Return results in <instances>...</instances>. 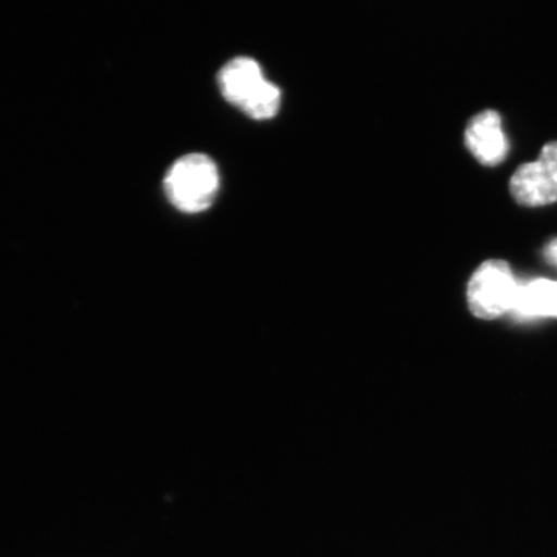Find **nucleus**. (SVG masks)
Listing matches in <instances>:
<instances>
[{
	"label": "nucleus",
	"mask_w": 557,
	"mask_h": 557,
	"mask_svg": "<svg viewBox=\"0 0 557 557\" xmlns=\"http://www.w3.org/2000/svg\"><path fill=\"white\" fill-rule=\"evenodd\" d=\"M219 87L227 102L255 121H269L281 109V88L264 78L259 62L246 55L226 62L219 73Z\"/></svg>",
	"instance_id": "1"
},
{
	"label": "nucleus",
	"mask_w": 557,
	"mask_h": 557,
	"mask_svg": "<svg viewBox=\"0 0 557 557\" xmlns=\"http://www.w3.org/2000/svg\"><path fill=\"white\" fill-rule=\"evenodd\" d=\"M220 189L218 165L206 154H187L174 162L165 174L164 190L171 205L189 214L207 211Z\"/></svg>",
	"instance_id": "2"
},
{
	"label": "nucleus",
	"mask_w": 557,
	"mask_h": 557,
	"mask_svg": "<svg viewBox=\"0 0 557 557\" xmlns=\"http://www.w3.org/2000/svg\"><path fill=\"white\" fill-rule=\"evenodd\" d=\"M519 283L510 264L487 260L480 264L468 285V305L473 317L494 320L511 312Z\"/></svg>",
	"instance_id": "3"
},
{
	"label": "nucleus",
	"mask_w": 557,
	"mask_h": 557,
	"mask_svg": "<svg viewBox=\"0 0 557 557\" xmlns=\"http://www.w3.org/2000/svg\"><path fill=\"white\" fill-rule=\"evenodd\" d=\"M510 193L517 203L535 208L557 201V141L543 146L535 162L521 164L510 180Z\"/></svg>",
	"instance_id": "4"
},
{
	"label": "nucleus",
	"mask_w": 557,
	"mask_h": 557,
	"mask_svg": "<svg viewBox=\"0 0 557 557\" xmlns=\"http://www.w3.org/2000/svg\"><path fill=\"white\" fill-rule=\"evenodd\" d=\"M465 144L480 164L496 166L505 162L510 145L503 129V117L496 110H484L471 117Z\"/></svg>",
	"instance_id": "5"
},
{
	"label": "nucleus",
	"mask_w": 557,
	"mask_h": 557,
	"mask_svg": "<svg viewBox=\"0 0 557 557\" xmlns=\"http://www.w3.org/2000/svg\"><path fill=\"white\" fill-rule=\"evenodd\" d=\"M511 312L519 319H557V282L541 277L519 284Z\"/></svg>",
	"instance_id": "6"
},
{
	"label": "nucleus",
	"mask_w": 557,
	"mask_h": 557,
	"mask_svg": "<svg viewBox=\"0 0 557 557\" xmlns=\"http://www.w3.org/2000/svg\"><path fill=\"white\" fill-rule=\"evenodd\" d=\"M545 257L549 263L557 268V238L548 242L545 248Z\"/></svg>",
	"instance_id": "7"
}]
</instances>
